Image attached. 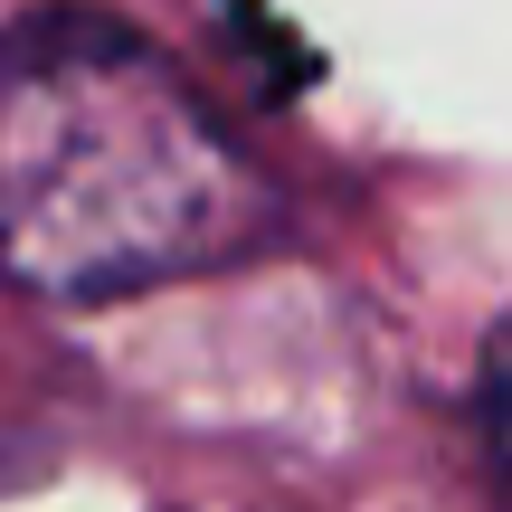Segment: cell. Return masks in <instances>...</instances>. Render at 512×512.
I'll list each match as a JSON object with an SVG mask.
<instances>
[{
  "mask_svg": "<svg viewBox=\"0 0 512 512\" xmlns=\"http://www.w3.org/2000/svg\"><path fill=\"white\" fill-rule=\"evenodd\" d=\"M266 181L152 38L38 10L0 38V266L29 294H133L266 228Z\"/></svg>",
  "mask_w": 512,
  "mask_h": 512,
  "instance_id": "obj_1",
  "label": "cell"
},
{
  "mask_svg": "<svg viewBox=\"0 0 512 512\" xmlns=\"http://www.w3.org/2000/svg\"><path fill=\"white\" fill-rule=\"evenodd\" d=\"M494 446H503V475H512V342L494 361Z\"/></svg>",
  "mask_w": 512,
  "mask_h": 512,
  "instance_id": "obj_2",
  "label": "cell"
}]
</instances>
